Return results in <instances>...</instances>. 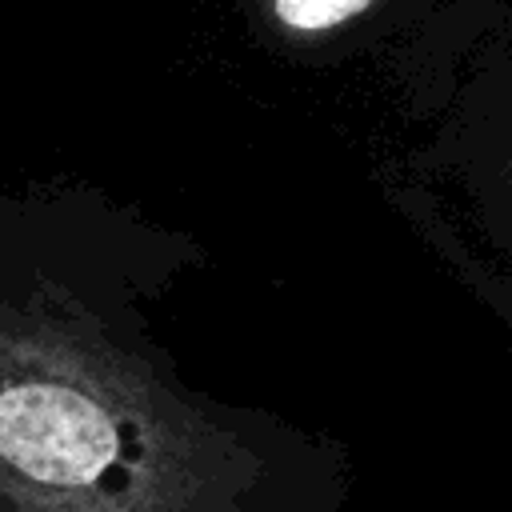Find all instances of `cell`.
<instances>
[{
	"label": "cell",
	"instance_id": "6da1fadb",
	"mask_svg": "<svg viewBox=\"0 0 512 512\" xmlns=\"http://www.w3.org/2000/svg\"><path fill=\"white\" fill-rule=\"evenodd\" d=\"M0 456L28 480L52 488L96 484L120 464L108 416L64 384H12L0 392Z\"/></svg>",
	"mask_w": 512,
	"mask_h": 512
},
{
	"label": "cell",
	"instance_id": "7a4b0ae2",
	"mask_svg": "<svg viewBox=\"0 0 512 512\" xmlns=\"http://www.w3.org/2000/svg\"><path fill=\"white\" fill-rule=\"evenodd\" d=\"M368 0H276V16L288 24V28H304V32H316V28H332L340 20H348L352 12H360Z\"/></svg>",
	"mask_w": 512,
	"mask_h": 512
}]
</instances>
